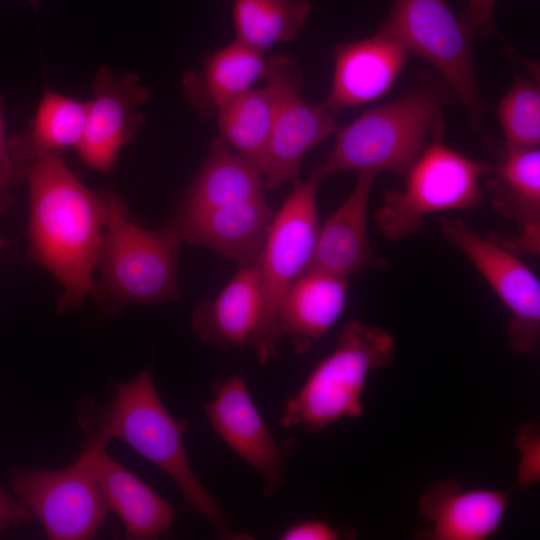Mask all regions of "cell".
Returning a JSON list of instances; mask_svg holds the SVG:
<instances>
[{
    "mask_svg": "<svg viewBox=\"0 0 540 540\" xmlns=\"http://www.w3.org/2000/svg\"><path fill=\"white\" fill-rule=\"evenodd\" d=\"M379 31L396 40L408 54L427 60L440 74L485 141L484 114L472 59L474 37L466 11L457 18L446 0H394Z\"/></svg>",
    "mask_w": 540,
    "mask_h": 540,
    "instance_id": "8992f818",
    "label": "cell"
},
{
    "mask_svg": "<svg viewBox=\"0 0 540 540\" xmlns=\"http://www.w3.org/2000/svg\"><path fill=\"white\" fill-rule=\"evenodd\" d=\"M455 98L446 83L425 78L393 102L363 112L336 128L326 160L313 172L320 181L345 171L404 176L428 138L443 136V108Z\"/></svg>",
    "mask_w": 540,
    "mask_h": 540,
    "instance_id": "7a4b0ae2",
    "label": "cell"
},
{
    "mask_svg": "<svg viewBox=\"0 0 540 540\" xmlns=\"http://www.w3.org/2000/svg\"><path fill=\"white\" fill-rule=\"evenodd\" d=\"M408 55L396 40L379 30L369 38L338 44L332 86L324 103L338 112L382 97L393 86Z\"/></svg>",
    "mask_w": 540,
    "mask_h": 540,
    "instance_id": "2e32d148",
    "label": "cell"
},
{
    "mask_svg": "<svg viewBox=\"0 0 540 540\" xmlns=\"http://www.w3.org/2000/svg\"><path fill=\"white\" fill-rule=\"evenodd\" d=\"M266 65L264 52L234 39L209 54L200 71L183 76L184 94L201 117L209 118L264 77Z\"/></svg>",
    "mask_w": 540,
    "mask_h": 540,
    "instance_id": "7402d4cb",
    "label": "cell"
},
{
    "mask_svg": "<svg viewBox=\"0 0 540 540\" xmlns=\"http://www.w3.org/2000/svg\"><path fill=\"white\" fill-rule=\"evenodd\" d=\"M4 241L0 239V249L3 247Z\"/></svg>",
    "mask_w": 540,
    "mask_h": 540,
    "instance_id": "836d02e7",
    "label": "cell"
},
{
    "mask_svg": "<svg viewBox=\"0 0 540 540\" xmlns=\"http://www.w3.org/2000/svg\"><path fill=\"white\" fill-rule=\"evenodd\" d=\"M445 238L469 259L511 314L508 338L521 353L532 352L540 337V281L518 254L496 238H486L459 219L441 223Z\"/></svg>",
    "mask_w": 540,
    "mask_h": 540,
    "instance_id": "30bf717a",
    "label": "cell"
},
{
    "mask_svg": "<svg viewBox=\"0 0 540 540\" xmlns=\"http://www.w3.org/2000/svg\"><path fill=\"white\" fill-rule=\"evenodd\" d=\"M266 70L277 82L278 100L262 175L265 188L275 190L299 179L304 155L334 133L338 112L300 95L303 76L289 57L268 58Z\"/></svg>",
    "mask_w": 540,
    "mask_h": 540,
    "instance_id": "8fae6325",
    "label": "cell"
},
{
    "mask_svg": "<svg viewBox=\"0 0 540 540\" xmlns=\"http://www.w3.org/2000/svg\"><path fill=\"white\" fill-rule=\"evenodd\" d=\"M265 190L263 175L218 137L211 141L180 210H207L265 199Z\"/></svg>",
    "mask_w": 540,
    "mask_h": 540,
    "instance_id": "603a6c76",
    "label": "cell"
},
{
    "mask_svg": "<svg viewBox=\"0 0 540 540\" xmlns=\"http://www.w3.org/2000/svg\"><path fill=\"white\" fill-rule=\"evenodd\" d=\"M273 217L265 199H260L207 210H180L168 226L180 241L211 249L243 266L257 261Z\"/></svg>",
    "mask_w": 540,
    "mask_h": 540,
    "instance_id": "5bb4252c",
    "label": "cell"
},
{
    "mask_svg": "<svg viewBox=\"0 0 540 540\" xmlns=\"http://www.w3.org/2000/svg\"><path fill=\"white\" fill-rule=\"evenodd\" d=\"M519 463L516 486L525 489L540 481V429L534 423H525L516 432Z\"/></svg>",
    "mask_w": 540,
    "mask_h": 540,
    "instance_id": "83f0119b",
    "label": "cell"
},
{
    "mask_svg": "<svg viewBox=\"0 0 540 540\" xmlns=\"http://www.w3.org/2000/svg\"><path fill=\"white\" fill-rule=\"evenodd\" d=\"M505 146L536 148L540 143L539 84L524 76L513 83L496 106Z\"/></svg>",
    "mask_w": 540,
    "mask_h": 540,
    "instance_id": "4316f807",
    "label": "cell"
},
{
    "mask_svg": "<svg viewBox=\"0 0 540 540\" xmlns=\"http://www.w3.org/2000/svg\"><path fill=\"white\" fill-rule=\"evenodd\" d=\"M25 180L29 258L62 285L59 312L77 310L87 297L98 298L95 271L109 193L84 185L61 155L30 164Z\"/></svg>",
    "mask_w": 540,
    "mask_h": 540,
    "instance_id": "6da1fadb",
    "label": "cell"
},
{
    "mask_svg": "<svg viewBox=\"0 0 540 540\" xmlns=\"http://www.w3.org/2000/svg\"><path fill=\"white\" fill-rule=\"evenodd\" d=\"M321 181L312 172L307 180L297 179L274 214L257 264L262 309L250 345L261 365L275 358L280 339L276 313L290 285L308 268L320 228L316 193Z\"/></svg>",
    "mask_w": 540,
    "mask_h": 540,
    "instance_id": "ba28073f",
    "label": "cell"
},
{
    "mask_svg": "<svg viewBox=\"0 0 540 540\" xmlns=\"http://www.w3.org/2000/svg\"><path fill=\"white\" fill-rule=\"evenodd\" d=\"M107 440L93 434L82 453L105 496L134 540L157 539L168 534L175 518L173 506L141 479L112 458Z\"/></svg>",
    "mask_w": 540,
    "mask_h": 540,
    "instance_id": "9a60e30c",
    "label": "cell"
},
{
    "mask_svg": "<svg viewBox=\"0 0 540 540\" xmlns=\"http://www.w3.org/2000/svg\"><path fill=\"white\" fill-rule=\"evenodd\" d=\"M310 12L309 0H234V39L265 53L294 39Z\"/></svg>",
    "mask_w": 540,
    "mask_h": 540,
    "instance_id": "484cf974",
    "label": "cell"
},
{
    "mask_svg": "<svg viewBox=\"0 0 540 540\" xmlns=\"http://www.w3.org/2000/svg\"><path fill=\"white\" fill-rule=\"evenodd\" d=\"M507 506L503 491L436 481L418 500L419 513L430 523L419 535L430 540H484L497 532Z\"/></svg>",
    "mask_w": 540,
    "mask_h": 540,
    "instance_id": "e0dca14e",
    "label": "cell"
},
{
    "mask_svg": "<svg viewBox=\"0 0 540 540\" xmlns=\"http://www.w3.org/2000/svg\"><path fill=\"white\" fill-rule=\"evenodd\" d=\"M10 485L52 540L92 538L110 509L82 452L58 471L18 467Z\"/></svg>",
    "mask_w": 540,
    "mask_h": 540,
    "instance_id": "9c48e42d",
    "label": "cell"
},
{
    "mask_svg": "<svg viewBox=\"0 0 540 540\" xmlns=\"http://www.w3.org/2000/svg\"><path fill=\"white\" fill-rule=\"evenodd\" d=\"M95 427V435L125 442L161 469L178 487L187 505L206 518L222 538L245 537L232 530L215 499L195 475L182 439L187 423L176 421L168 412L156 391L151 369L115 386Z\"/></svg>",
    "mask_w": 540,
    "mask_h": 540,
    "instance_id": "3957f363",
    "label": "cell"
},
{
    "mask_svg": "<svg viewBox=\"0 0 540 540\" xmlns=\"http://www.w3.org/2000/svg\"><path fill=\"white\" fill-rule=\"evenodd\" d=\"M263 78L265 86L248 89L217 113L220 138L261 174L278 100L275 78L267 70Z\"/></svg>",
    "mask_w": 540,
    "mask_h": 540,
    "instance_id": "d4e9b609",
    "label": "cell"
},
{
    "mask_svg": "<svg viewBox=\"0 0 540 540\" xmlns=\"http://www.w3.org/2000/svg\"><path fill=\"white\" fill-rule=\"evenodd\" d=\"M28 166L17 163L9 151L5 138V123L0 95V220L15 203L14 188L25 180Z\"/></svg>",
    "mask_w": 540,
    "mask_h": 540,
    "instance_id": "f1b7e54d",
    "label": "cell"
},
{
    "mask_svg": "<svg viewBox=\"0 0 540 540\" xmlns=\"http://www.w3.org/2000/svg\"><path fill=\"white\" fill-rule=\"evenodd\" d=\"M180 239L169 227L143 228L109 193L107 221L98 254V295L114 309L181 299L177 281Z\"/></svg>",
    "mask_w": 540,
    "mask_h": 540,
    "instance_id": "5b68a950",
    "label": "cell"
},
{
    "mask_svg": "<svg viewBox=\"0 0 540 540\" xmlns=\"http://www.w3.org/2000/svg\"><path fill=\"white\" fill-rule=\"evenodd\" d=\"M261 309L260 276L255 261L239 266L213 300L199 302L191 323L205 343L224 349H242L250 345Z\"/></svg>",
    "mask_w": 540,
    "mask_h": 540,
    "instance_id": "44dd1931",
    "label": "cell"
},
{
    "mask_svg": "<svg viewBox=\"0 0 540 540\" xmlns=\"http://www.w3.org/2000/svg\"><path fill=\"white\" fill-rule=\"evenodd\" d=\"M33 514L18 498L11 497L0 488V533L9 526L30 522Z\"/></svg>",
    "mask_w": 540,
    "mask_h": 540,
    "instance_id": "1f68e13d",
    "label": "cell"
},
{
    "mask_svg": "<svg viewBox=\"0 0 540 540\" xmlns=\"http://www.w3.org/2000/svg\"><path fill=\"white\" fill-rule=\"evenodd\" d=\"M376 175L359 173L356 184L340 207L320 225L312 260L306 269L348 277L362 271L385 269L388 261L372 249L367 214Z\"/></svg>",
    "mask_w": 540,
    "mask_h": 540,
    "instance_id": "d6986e66",
    "label": "cell"
},
{
    "mask_svg": "<svg viewBox=\"0 0 540 540\" xmlns=\"http://www.w3.org/2000/svg\"><path fill=\"white\" fill-rule=\"evenodd\" d=\"M468 20L474 37H489L495 30L493 13L497 0H466Z\"/></svg>",
    "mask_w": 540,
    "mask_h": 540,
    "instance_id": "4dcf8cb0",
    "label": "cell"
},
{
    "mask_svg": "<svg viewBox=\"0 0 540 540\" xmlns=\"http://www.w3.org/2000/svg\"><path fill=\"white\" fill-rule=\"evenodd\" d=\"M203 410L220 438L263 478L264 494L276 493L284 483L286 449L273 438L243 378L216 382Z\"/></svg>",
    "mask_w": 540,
    "mask_h": 540,
    "instance_id": "4fadbf2b",
    "label": "cell"
},
{
    "mask_svg": "<svg viewBox=\"0 0 540 540\" xmlns=\"http://www.w3.org/2000/svg\"><path fill=\"white\" fill-rule=\"evenodd\" d=\"M85 123V102L45 90L27 127L7 139L13 159L24 166L76 148Z\"/></svg>",
    "mask_w": 540,
    "mask_h": 540,
    "instance_id": "cb8c5ba5",
    "label": "cell"
},
{
    "mask_svg": "<svg viewBox=\"0 0 540 540\" xmlns=\"http://www.w3.org/2000/svg\"><path fill=\"white\" fill-rule=\"evenodd\" d=\"M442 138L426 144L404 175L401 190L385 194L375 221L387 239L402 240L416 234L429 214L465 210L481 201L480 180L492 165L448 147Z\"/></svg>",
    "mask_w": 540,
    "mask_h": 540,
    "instance_id": "52a82bcc",
    "label": "cell"
},
{
    "mask_svg": "<svg viewBox=\"0 0 540 540\" xmlns=\"http://www.w3.org/2000/svg\"><path fill=\"white\" fill-rule=\"evenodd\" d=\"M29 2H30L31 5L33 6L34 10H37L38 4H39V0H29Z\"/></svg>",
    "mask_w": 540,
    "mask_h": 540,
    "instance_id": "d6a6232c",
    "label": "cell"
},
{
    "mask_svg": "<svg viewBox=\"0 0 540 540\" xmlns=\"http://www.w3.org/2000/svg\"><path fill=\"white\" fill-rule=\"evenodd\" d=\"M485 187L494 209L513 220L519 234L498 239L516 254L538 255L540 248V149L505 146Z\"/></svg>",
    "mask_w": 540,
    "mask_h": 540,
    "instance_id": "ac0fdd59",
    "label": "cell"
},
{
    "mask_svg": "<svg viewBox=\"0 0 540 540\" xmlns=\"http://www.w3.org/2000/svg\"><path fill=\"white\" fill-rule=\"evenodd\" d=\"M395 351L394 337L388 331L358 320L348 322L335 348L285 403L282 426L318 432L343 418L360 417L370 372L389 365Z\"/></svg>",
    "mask_w": 540,
    "mask_h": 540,
    "instance_id": "277c9868",
    "label": "cell"
},
{
    "mask_svg": "<svg viewBox=\"0 0 540 540\" xmlns=\"http://www.w3.org/2000/svg\"><path fill=\"white\" fill-rule=\"evenodd\" d=\"M347 289L345 276L305 271L280 301L276 313L278 336L288 335L297 354L308 352L342 315Z\"/></svg>",
    "mask_w": 540,
    "mask_h": 540,
    "instance_id": "ffe728a7",
    "label": "cell"
},
{
    "mask_svg": "<svg viewBox=\"0 0 540 540\" xmlns=\"http://www.w3.org/2000/svg\"><path fill=\"white\" fill-rule=\"evenodd\" d=\"M92 89L90 101L85 102L83 133L75 149L86 166L109 173L120 149L145 121L138 107L148 100L149 90L137 74H116L106 67L97 71Z\"/></svg>",
    "mask_w": 540,
    "mask_h": 540,
    "instance_id": "7c38bea8",
    "label": "cell"
},
{
    "mask_svg": "<svg viewBox=\"0 0 540 540\" xmlns=\"http://www.w3.org/2000/svg\"><path fill=\"white\" fill-rule=\"evenodd\" d=\"M343 534L326 521L305 520L286 528L280 535L282 540H336Z\"/></svg>",
    "mask_w": 540,
    "mask_h": 540,
    "instance_id": "f546056e",
    "label": "cell"
}]
</instances>
